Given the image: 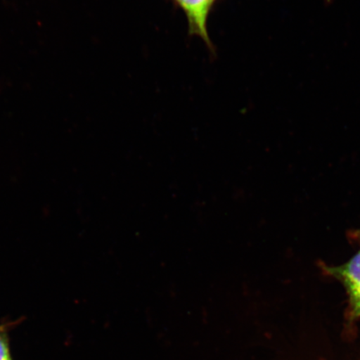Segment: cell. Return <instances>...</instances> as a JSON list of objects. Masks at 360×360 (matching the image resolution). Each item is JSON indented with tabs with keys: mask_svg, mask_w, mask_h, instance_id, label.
I'll list each match as a JSON object with an SVG mask.
<instances>
[{
	"mask_svg": "<svg viewBox=\"0 0 360 360\" xmlns=\"http://www.w3.org/2000/svg\"><path fill=\"white\" fill-rule=\"evenodd\" d=\"M325 271L339 281L349 295L351 315L360 317V250L349 262L340 266H325Z\"/></svg>",
	"mask_w": 360,
	"mask_h": 360,
	"instance_id": "1",
	"label": "cell"
},
{
	"mask_svg": "<svg viewBox=\"0 0 360 360\" xmlns=\"http://www.w3.org/2000/svg\"><path fill=\"white\" fill-rule=\"evenodd\" d=\"M186 13L188 32L199 36L212 47L208 32V20L216 0H174Z\"/></svg>",
	"mask_w": 360,
	"mask_h": 360,
	"instance_id": "2",
	"label": "cell"
},
{
	"mask_svg": "<svg viewBox=\"0 0 360 360\" xmlns=\"http://www.w3.org/2000/svg\"><path fill=\"white\" fill-rule=\"evenodd\" d=\"M8 330L7 325L0 326V360H13Z\"/></svg>",
	"mask_w": 360,
	"mask_h": 360,
	"instance_id": "3",
	"label": "cell"
},
{
	"mask_svg": "<svg viewBox=\"0 0 360 360\" xmlns=\"http://www.w3.org/2000/svg\"><path fill=\"white\" fill-rule=\"evenodd\" d=\"M352 236L354 240H356L360 243V229H358V231H355L352 233Z\"/></svg>",
	"mask_w": 360,
	"mask_h": 360,
	"instance_id": "4",
	"label": "cell"
}]
</instances>
